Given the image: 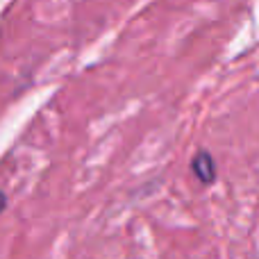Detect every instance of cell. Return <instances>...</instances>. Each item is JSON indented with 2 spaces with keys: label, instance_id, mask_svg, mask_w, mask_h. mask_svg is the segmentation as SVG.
Returning <instances> with one entry per match:
<instances>
[{
  "label": "cell",
  "instance_id": "1",
  "mask_svg": "<svg viewBox=\"0 0 259 259\" xmlns=\"http://www.w3.org/2000/svg\"><path fill=\"white\" fill-rule=\"evenodd\" d=\"M191 173H193V178L200 184H205V187L214 184L216 178H219V166H216L214 155H211L209 150H198L191 159Z\"/></svg>",
  "mask_w": 259,
  "mask_h": 259
},
{
  "label": "cell",
  "instance_id": "2",
  "mask_svg": "<svg viewBox=\"0 0 259 259\" xmlns=\"http://www.w3.org/2000/svg\"><path fill=\"white\" fill-rule=\"evenodd\" d=\"M5 207H7V196H5V193L0 191V214L5 211Z\"/></svg>",
  "mask_w": 259,
  "mask_h": 259
}]
</instances>
